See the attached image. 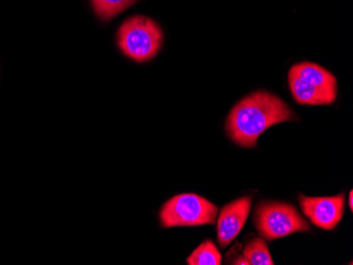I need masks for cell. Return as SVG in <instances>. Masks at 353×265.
Listing matches in <instances>:
<instances>
[{"label": "cell", "mask_w": 353, "mask_h": 265, "mask_svg": "<svg viewBox=\"0 0 353 265\" xmlns=\"http://www.w3.org/2000/svg\"><path fill=\"white\" fill-rule=\"evenodd\" d=\"M295 120L290 107L283 100L265 91L252 93L240 100L228 118L227 131L234 143L255 147L259 136L268 128Z\"/></svg>", "instance_id": "cell-1"}, {"label": "cell", "mask_w": 353, "mask_h": 265, "mask_svg": "<svg viewBox=\"0 0 353 265\" xmlns=\"http://www.w3.org/2000/svg\"><path fill=\"white\" fill-rule=\"evenodd\" d=\"M118 43L126 56L142 63L152 59L161 50L163 32L152 19L137 15L121 25Z\"/></svg>", "instance_id": "cell-2"}, {"label": "cell", "mask_w": 353, "mask_h": 265, "mask_svg": "<svg viewBox=\"0 0 353 265\" xmlns=\"http://www.w3.org/2000/svg\"><path fill=\"white\" fill-rule=\"evenodd\" d=\"M218 207L195 193H183L172 198L160 211L164 229L214 224Z\"/></svg>", "instance_id": "cell-3"}, {"label": "cell", "mask_w": 353, "mask_h": 265, "mask_svg": "<svg viewBox=\"0 0 353 265\" xmlns=\"http://www.w3.org/2000/svg\"><path fill=\"white\" fill-rule=\"evenodd\" d=\"M255 225L261 237L268 241L310 229L293 205L281 202L261 203L256 209Z\"/></svg>", "instance_id": "cell-4"}, {"label": "cell", "mask_w": 353, "mask_h": 265, "mask_svg": "<svg viewBox=\"0 0 353 265\" xmlns=\"http://www.w3.org/2000/svg\"><path fill=\"white\" fill-rule=\"evenodd\" d=\"M301 211L309 220L319 229H333L342 220L345 209V195L310 198L301 195Z\"/></svg>", "instance_id": "cell-5"}, {"label": "cell", "mask_w": 353, "mask_h": 265, "mask_svg": "<svg viewBox=\"0 0 353 265\" xmlns=\"http://www.w3.org/2000/svg\"><path fill=\"white\" fill-rule=\"evenodd\" d=\"M252 206V198L236 200L220 211L217 221L218 243L222 248L229 246L245 226Z\"/></svg>", "instance_id": "cell-6"}, {"label": "cell", "mask_w": 353, "mask_h": 265, "mask_svg": "<svg viewBox=\"0 0 353 265\" xmlns=\"http://www.w3.org/2000/svg\"><path fill=\"white\" fill-rule=\"evenodd\" d=\"M289 74L299 78L308 86L319 89L333 100L338 96V82L332 73L312 63H301L291 68Z\"/></svg>", "instance_id": "cell-7"}, {"label": "cell", "mask_w": 353, "mask_h": 265, "mask_svg": "<svg viewBox=\"0 0 353 265\" xmlns=\"http://www.w3.org/2000/svg\"><path fill=\"white\" fill-rule=\"evenodd\" d=\"M289 85H290L293 98L299 105L316 106V105H330L334 102L333 98L322 91L301 82L293 75L289 74Z\"/></svg>", "instance_id": "cell-8"}, {"label": "cell", "mask_w": 353, "mask_h": 265, "mask_svg": "<svg viewBox=\"0 0 353 265\" xmlns=\"http://www.w3.org/2000/svg\"><path fill=\"white\" fill-rule=\"evenodd\" d=\"M95 14L102 21H108L132 7L137 0H91Z\"/></svg>", "instance_id": "cell-9"}, {"label": "cell", "mask_w": 353, "mask_h": 265, "mask_svg": "<svg viewBox=\"0 0 353 265\" xmlns=\"http://www.w3.org/2000/svg\"><path fill=\"white\" fill-rule=\"evenodd\" d=\"M186 263L190 265H219L221 255L211 240H206L188 257Z\"/></svg>", "instance_id": "cell-10"}, {"label": "cell", "mask_w": 353, "mask_h": 265, "mask_svg": "<svg viewBox=\"0 0 353 265\" xmlns=\"http://www.w3.org/2000/svg\"><path fill=\"white\" fill-rule=\"evenodd\" d=\"M243 257L252 265H273V259L263 238L250 241L243 249Z\"/></svg>", "instance_id": "cell-11"}, {"label": "cell", "mask_w": 353, "mask_h": 265, "mask_svg": "<svg viewBox=\"0 0 353 265\" xmlns=\"http://www.w3.org/2000/svg\"><path fill=\"white\" fill-rule=\"evenodd\" d=\"M234 264H245V265H250V263L248 262L247 259L245 258V257H241V258L238 259V260L235 261V263Z\"/></svg>", "instance_id": "cell-12"}, {"label": "cell", "mask_w": 353, "mask_h": 265, "mask_svg": "<svg viewBox=\"0 0 353 265\" xmlns=\"http://www.w3.org/2000/svg\"><path fill=\"white\" fill-rule=\"evenodd\" d=\"M353 193L352 191H350V193H349V207H350L351 211H352L353 209Z\"/></svg>", "instance_id": "cell-13"}]
</instances>
